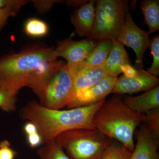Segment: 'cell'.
<instances>
[{"label":"cell","instance_id":"obj_15","mask_svg":"<svg viewBox=\"0 0 159 159\" xmlns=\"http://www.w3.org/2000/svg\"><path fill=\"white\" fill-rule=\"evenodd\" d=\"M130 64L128 53L124 46L113 41L111 49L108 57L102 66L107 72L108 77H118L121 74V67Z\"/></svg>","mask_w":159,"mask_h":159},{"label":"cell","instance_id":"obj_24","mask_svg":"<svg viewBox=\"0 0 159 159\" xmlns=\"http://www.w3.org/2000/svg\"><path fill=\"white\" fill-rule=\"evenodd\" d=\"M28 2L24 0H0V8H6L16 14Z\"/></svg>","mask_w":159,"mask_h":159},{"label":"cell","instance_id":"obj_6","mask_svg":"<svg viewBox=\"0 0 159 159\" xmlns=\"http://www.w3.org/2000/svg\"><path fill=\"white\" fill-rule=\"evenodd\" d=\"M74 90V75L64 63L49 81L39 103L51 109L61 110L68 105Z\"/></svg>","mask_w":159,"mask_h":159},{"label":"cell","instance_id":"obj_12","mask_svg":"<svg viewBox=\"0 0 159 159\" xmlns=\"http://www.w3.org/2000/svg\"><path fill=\"white\" fill-rule=\"evenodd\" d=\"M95 18V1H89L72 13L71 21L75 32L82 37L89 36Z\"/></svg>","mask_w":159,"mask_h":159},{"label":"cell","instance_id":"obj_28","mask_svg":"<svg viewBox=\"0 0 159 159\" xmlns=\"http://www.w3.org/2000/svg\"><path fill=\"white\" fill-rule=\"evenodd\" d=\"M16 14L6 8H0V31L4 28L8 19L11 16H15Z\"/></svg>","mask_w":159,"mask_h":159},{"label":"cell","instance_id":"obj_4","mask_svg":"<svg viewBox=\"0 0 159 159\" xmlns=\"http://www.w3.org/2000/svg\"><path fill=\"white\" fill-rule=\"evenodd\" d=\"M56 142L70 159H99L112 139L97 129H77L60 134Z\"/></svg>","mask_w":159,"mask_h":159},{"label":"cell","instance_id":"obj_25","mask_svg":"<svg viewBox=\"0 0 159 159\" xmlns=\"http://www.w3.org/2000/svg\"><path fill=\"white\" fill-rule=\"evenodd\" d=\"M16 152L11 148V144L7 140L0 142V159H14Z\"/></svg>","mask_w":159,"mask_h":159},{"label":"cell","instance_id":"obj_21","mask_svg":"<svg viewBox=\"0 0 159 159\" xmlns=\"http://www.w3.org/2000/svg\"><path fill=\"white\" fill-rule=\"evenodd\" d=\"M18 92L0 87V109L9 112L16 109Z\"/></svg>","mask_w":159,"mask_h":159},{"label":"cell","instance_id":"obj_30","mask_svg":"<svg viewBox=\"0 0 159 159\" xmlns=\"http://www.w3.org/2000/svg\"><path fill=\"white\" fill-rule=\"evenodd\" d=\"M24 130L27 135L38 133L37 126L33 122L29 121L24 126Z\"/></svg>","mask_w":159,"mask_h":159},{"label":"cell","instance_id":"obj_3","mask_svg":"<svg viewBox=\"0 0 159 159\" xmlns=\"http://www.w3.org/2000/svg\"><path fill=\"white\" fill-rule=\"evenodd\" d=\"M144 114L128 107L121 96L105 101L94 115L95 128L108 138L119 142L132 152L134 135L137 127L144 121Z\"/></svg>","mask_w":159,"mask_h":159},{"label":"cell","instance_id":"obj_1","mask_svg":"<svg viewBox=\"0 0 159 159\" xmlns=\"http://www.w3.org/2000/svg\"><path fill=\"white\" fill-rule=\"evenodd\" d=\"M53 47L36 45L0 58V87L16 91L28 87L41 99L63 61Z\"/></svg>","mask_w":159,"mask_h":159},{"label":"cell","instance_id":"obj_16","mask_svg":"<svg viewBox=\"0 0 159 159\" xmlns=\"http://www.w3.org/2000/svg\"><path fill=\"white\" fill-rule=\"evenodd\" d=\"M113 41L104 39L98 41L95 48L92 51L87 59L82 63L69 68H86L102 66L110 53Z\"/></svg>","mask_w":159,"mask_h":159},{"label":"cell","instance_id":"obj_9","mask_svg":"<svg viewBox=\"0 0 159 159\" xmlns=\"http://www.w3.org/2000/svg\"><path fill=\"white\" fill-rule=\"evenodd\" d=\"M72 36L73 34L59 42L55 48L57 57L65 58L69 67L75 66L85 61L98 43V41L88 38L74 41L72 40Z\"/></svg>","mask_w":159,"mask_h":159},{"label":"cell","instance_id":"obj_19","mask_svg":"<svg viewBox=\"0 0 159 159\" xmlns=\"http://www.w3.org/2000/svg\"><path fill=\"white\" fill-rule=\"evenodd\" d=\"M24 29L25 34L32 38L44 37L49 31L48 24L44 21L36 18L27 20L24 25Z\"/></svg>","mask_w":159,"mask_h":159},{"label":"cell","instance_id":"obj_2","mask_svg":"<svg viewBox=\"0 0 159 159\" xmlns=\"http://www.w3.org/2000/svg\"><path fill=\"white\" fill-rule=\"evenodd\" d=\"M105 101L67 110L51 109L32 101L21 109L20 116L35 124L45 144L67 131L96 129L93 122L94 115Z\"/></svg>","mask_w":159,"mask_h":159},{"label":"cell","instance_id":"obj_18","mask_svg":"<svg viewBox=\"0 0 159 159\" xmlns=\"http://www.w3.org/2000/svg\"><path fill=\"white\" fill-rule=\"evenodd\" d=\"M44 144L37 151L39 159H70L55 139Z\"/></svg>","mask_w":159,"mask_h":159},{"label":"cell","instance_id":"obj_29","mask_svg":"<svg viewBox=\"0 0 159 159\" xmlns=\"http://www.w3.org/2000/svg\"><path fill=\"white\" fill-rule=\"evenodd\" d=\"M121 73H123V76L132 78L136 76L138 74L139 70L135 68L131 65L130 64L124 65L121 67Z\"/></svg>","mask_w":159,"mask_h":159},{"label":"cell","instance_id":"obj_20","mask_svg":"<svg viewBox=\"0 0 159 159\" xmlns=\"http://www.w3.org/2000/svg\"><path fill=\"white\" fill-rule=\"evenodd\" d=\"M132 152L119 142L111 140L99 159H129Z\"/></svg>","mask_w":159,"mask_h":159},{"label":"cell","instance_id":"obj_14","mask_svg":"<svg viewBox=\"0 0 159 159\" xmlns=\"http://www.w3.org/2000/svg\"><path fill=\"white\" fill-rule=\"evenodd\" d=\"M123 99L125 105L131 109L139 113H146L159 108V86L137 97H125Z\"/></svg>","mask_w":159,"mask_h":159},{"label":"cell","instance_id":"obj_8","mask_svg":"<svg viewBox=\"0 0 159 159\" xmlns=\"http://www.w3.org/2000/svg\"><path fill=\"white\" fill-rule=\"evenodd\" d=\"M118 78L107 76L91 87L75 92L67 107L71 109L88 106L105 100L112 93Z\"/></svg>","mask_w":159,"mask_h":159},{"label":"cell","instance_id":"obj_23","mask_svg":"<svg viewBox=\"0 0 159 159\" xmlns=\"http://www.w3.org/2000/svg\"><path fill=\"white\" fill-rule=\"evenodd\" d=\"M150 47L151 52L152 54L153 61L150 68L147 71L154 76L159 75V36L157 35L150 40Z\"/></svg>","mask_w":159,"mask_h":159},{"label":"cell","instance_id":"obj_31","mask_svg":"<svg viewBox=\"0 0 159 159\" xmlns=\"http://www.w3.org/2000/svg\"><path fill=\"white\" fill-rule=\"evenodd\" d=\"M88 1H77V0H71L66 1L67 6L70 7H80L88 2Z\"/></svg>","mask_w":159,"mask_h":159},{"label":"cell","instance_id":"obj_27","mask_svg":"<svg viewBox=\"0 0 159 159\" xmlns=\"http://www.w3.org/2000/svg\"><path fill=\"white\" fill-rule=\"evenodd\" d=\"M27 140L29 146L32 148L39 147L43 143L42 138L39 132L28 135Z\"/></svg>","mask_w":159,"mask_h":159},{"label":"cell","instance_id":"obj_26","mask_svg":"<svg viewBox=\"0 0 159 159\" xmlns=\"http://www.w3.org/2000/svg\"><path fill=\"white\" fill-rule=\"evenodd\" d=\"M61 2L62 1L55 0H35L32 1V2L38 11L43 14L51 10L54 4Z\"/></svg>","mask_w":159,"mask_h":159},{"label":"cell","instance_id":"obj_13","mask_svg":"<svg viewBox=\"0 0 159 159\" xmlns=\"http://www.w3.org/2000/svg\"><path fill=\"white\" fill-rule=\"evenodd\" d=\"M69 69L74 77L73 94L77 91L95 85L107 77V72L102 66L97 67Z\"/></svg>","mask_w":159,"mask_h":159},{"label":"cell","instance_id":"obj_10","mask_svg":"<svg viewBox=\"0 0 159 159\" xmlns=\"http://www.w3.org/2000/svg\"><path fill=\"white\" fill-rule=\"evenodd\" d=\"M159 83L157 77L143 69L132 78L123 75L118 77L111 93L120 95L146 92L159 86Z\"/></svg>","mask_w":159,"mask_h":159},{"label":"cell","instance_id":"obj_11","mask_svg":"<svg viewBox=\"0 0 159 159\" xmlns=\"http://www.w3.org/2000/svg\"><path fill=\"white\" fill-rule=\"evenodd\" d=\"M136 139V145L129 159H159V139L146 125H141L137 132Z\"/></svg>","mask_w":159,"mask_h":159},{"label":"cell","instance_id":"obj_17","mask_svg":"<svg viewBox=\"0 0 159 159\" xmlns=\"http://www.w3.org/2000/svg\"><path fill=\"white\" fill-rule=\"evenodd\" d=\"M139 8L149 31L153 33L159 30V0H143L139 3Z\"/></svg>","mask_w":159,"mask_h":159},{"label":"cell","instance_id":"obj_22","mask_svg":"<svg viewBox=\"0 0 159 159\" xmlns=\"http://www.w3.org/2000/svg\"><path fill=\"white\" fill-rule=\"evenodd\" d=\"M143 122L155 137L159 138V108L144 114Z\"/></svg>","mask_w":159,"mask_h":159},{"label":"cell","instance_id":"obj_5","mask_svg":"<svg viewBox=\"0 0 159 159\" xmlns=\"http://www.w3.org/2000/svg\"><path fill=\"white\" fill-rule=\"evenodd\" d=\"M125 14L124 1H95V20L88 39L98 41L109 39L122 44Z\"/></svg>","mask_w":159,"mask_h":159},{"label":"cell","instance_id":"obj_7","mask_svg":"<svg viewBox=\"0 0 159 159\" xmlns=\"http://www.w3.org/2000/svg\"><path fill=\"white\" fill-rule=\"evenodd\" d=\"M125 2V29L122 44L131 48L136 54L135 68L143 70V59L146 49L150 44L149 31H145L138 27L129 11L128 1Z\"/></svg>","mask_w":159,"mask_h":159}]
</instances>
